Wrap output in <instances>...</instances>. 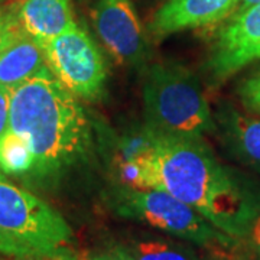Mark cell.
Wrapping results in <instances>:
<instances>
[{
	"label": "cell",
	"instance_id": "6da1fadb",
	"mask_svg": "<svg viewBox=\"0 0 260 260\" xmlns=\"http://www.w3.org/2000/svg\"><path fill=\"white\" fill-rule=\"evenodd\" d=\"M127 185L162 189L240 242L260 213V185L223 165L204 139L169 138L143 130L124 152Z\"/></svg>",
	"mask_w": 260,
	"mask_h": 260
},
{
	"label": "cell",
	"instance_id": "7a4b0ae2",
	"mask_svg": "<svg viewBox=\"0 0 260 260\" xmlns=\"http://www.w3.org/2000/svg\"><path fill=\"white\" fill-rule=\"evenodd\" d=\"M9 129L25 136L35 153L28 181L55 182L91 149L87 114L48 65L10 90Z\"/></svg>",
	"mask_w": 260,
	"mask_h": 260
},
{
	"label": "cell",
	"instance_id": "3957f363",
	"mask_svg": "<svg viewBox=\"0 0 260 260\" xmlns=\"http://www.w3.org/2000/svg\"><path fill=\"white\" fill-rule=\"evenodd\" d=\"M74 234L54 207L0 171V254L15 260H74Z\"/></svg>",
	"mask_w": 260,
	"mask_h": 260
},
{
	"label": "cell",
	"instance_id": "277c9868",
	"mask_svg": "<svg viewBox=\"0 0 260 260\" xmlns=\"http://www.w3.org/2000/svg\"><path fill=\"white\" fill-rule=\"evenodd\" d=\"M145 129L160 136L204 139L217 130L201 84L186 67L152 64L143 78Z\"/></svg>",
	"mask_w": 260,
	"mask_h": 260
},
{
	"label": "cell",
	"instance_id": "5b68a950",
	"mask_svg": "<svg viewBox=\"0 0 260 260\" xmlns=\"http://www.w3.org/2000/svg\"><path fill=\"white\" fill-rule=\"evenodd\" d=\"M116 211L201 247H232L236 240L214 227L204 215L156 188L124 185L114 195Z\"/></svg>",
	"mask_w": 260,
	"mask_h": 260
},
{
	"label": "cell",
	"instance_id": "8992f818",
	"mask_svg": "<svg viewBox=\"0 0 260 260\" xmlns=\"http://www.w3.org/2000/svg\"><path fill=\"white\" fill-rule=\"evenodd\" d=\"M51 73L75 97L93 100L107 81V64L100 48L85 29L75 25L44 47Z\"/></svg>",
	"mask_w": 260,
	"mask_h": 260
},
{
	"label": "cell",
	"instance_id": "52a82bcc",
	"mask_svg": "<svg viewBox=\"0 0 260 260\" xmlns=\"http://www.w3.org/2000/svg\"><path fill=\"white\" fill-rule=\"evenodd\" d=\"M260 59V2L237 10L221 29L207 61V71L214 83H220Z\"/></svg>",
	"mask_w": 260,
	"mask_h": 260
},
{
	"label": "cell",
	"instance_id": "ba28073f",
	"mask_svg": "<svg viewBox=\"0 0 260 260\" xmlns=\"http://www.w3.org/2000/svg\"><path fill=\"white\" fill-rule=\"evenodd\" d=\"M94 29L104 48L123 65L136 67L146 56V38L130 0H97Z\"/></svg>",
	"mask_w": 260,
	"mask_h": 260
},
{
	"label": "cell",
	"instance_id": "9c48e42d",
	"mask_svg": "<svg viewBox=\"0 0 260 260\" xmlns=\"http://www.w3.org/2000/svg\"><path fill=\"white\" fill-rule=\"evenodd\" d=\"M240 0H167L150 22V32L162 38L186 30L210 26L237 9Z\"/></svg>",
	"mask_w": 260,
	"mask_h": 260
},
{
	"label": "cell",
	"instance_id": "30bf717a",
	"mask_svg": "<svg viewBox=\"0 0 260 260\" xmlns=\"http://www.w3.org/2000/svg\"><path fill=\"white\" fill-rule=\"evenodd\" d=\"M215 126L233 158L260 174V120L243 116L230 104H221Z\"/></svg>",
	"mask_w": 260,
	"mask_h": 260
},
{
	"label": "cell",
	"instance_id": "8fae6325",
	"mask_svg": "<svg viewBox=\"0 0 260 260\" xmlns=\"http://www.w3.org/2000/svg\"><path fill=\"white\" fill-rule=\"evenodd\" d=\"M15 12L20 26L41 47L77 25L70 0H22Z\"/></svg>",
	"mask_w": 260,
	"mask_h": 260
},
{
	"label": "cell",
	"instance_id": "7c38bea8",
	"mask_svg": "<svg viewBox=\"0 0 260 260\" xmlns=\"http://www.w3.org/2000/svg\"><path fill=\"white\" fill-rule=\"evenodd\" d=\"M47 67L42 47L23 29L0 52V85L15 88Z\"/></svg>",
	"mask_w": 260,
	"mask_h": 260
},
{
	"label": "cell",
	"instance_id": "4fadbf2b",
	"mask_svg": "<svg viewBox=\"0 0 260 260\" xmlns=\"http://www.w3.org/2000/svg\"><path fill=\"white\" fill-rule=\"evenodd\" d=\"M35 165V153L28 139L8 129L0 136V171L5 175L28 179Z\"/></svg>",
	"mask_w": 260,
	"mask_h": 260
},
{
	"label": "cell",
	"instance_id": "5bb4252c",
	"mask_svg": "<svg viewBox=\"0 0 260 260\" xmlns=\"http://www.w3.org/2000/svg\"><path fill=\"white\" fill-rule=\"evenodd\" d=\"M120 249L132 260H201L191 249L162 239L133 240Z\"/></svg>",
	"mask_w": 260,
	"mask_h": 260
},
{
	"label": "cell",
	"instance_id": "9a60e30c",
	"mask_svg": "<svg viewBox=\"0 0 260 260\" xmlns=\"http://www.w3.org/2000/svg\"><path fill=\"white\" fill-rule=\"evenodd\" d=\"M240 102L251 113L260 114V70L249 75L237 90Z\"/></svg>",
	"mask_w": 260,
	"mask_h": 260
},
{
	"label": "cell",
	"instance_id": "2e32d148",
	"mask_svg": "<svg viewBox=\"0 0 260 260\" xmlns=\"http://www.w3.org/2000/svg\"><path fill=\"white\" fill-rule=\"evenodd\" d=\"M22 29L15 8H0V52H3Z\"/></svg>",
	"mask_w": 260,
	"mask_h": 260
},
{
	"label": "cell",
	"instance_id": "e0dca14e",
	"mask_svg": "<svg viewBox=\"0 0 260 260\" xmlns=\"http://www.w3.org/2000/svg\"><path fill=\"white\" fill-rule=\"evenodd\" d=\"M247 249L249 260H260V213L254 218L247 236L243 239Z\"/></svg>",
	"mask_w": 260,
	"mask_h": 260
},
{
	"label": "cell",
	"instance_id": "ac0fdd59",
	"mask_svg": "<svg viewBox=\"0 0 260 260\" xmlns=\"http://www.w3.org/2000/svg\"><path fill=\"white\" fill-rule=\"evenodd\" d=\"M10 90L0 85V136L9 129Z\"/></svg>",
	"mask_w": 260,
	"mask_h": 260
},
{
	"label": "cell",
	"instance_id": "d6986e66",
	"mask_svg": "<svg viewBox=\"0 0 260 260\" xmlns=\"http://www.w3.org/2000/svg\"><path fill=\"white\" fill-rule=\"evenodd\" d=\"M74 260H110L109 254H102V256H97V254H81V256H75Z\"/></svg>",
	"mask_w": 260,
	"mask_h": 260
},
{
	"label": "cell",
	"instance_id": "ffe728a7",
	"mask_svg": "<svg viewBox=\"0 0 260 260\" xmlns=\"http://www.w3.org/2000/svg\"><path fill=\"white\" fill-rule=\"evenodd\" d=\"M260 0H240L239 2V6H237V9L236 10H242L246 9V8H249L251 5H256V3H259Z\"/></svg>",
	"mask_w": 260,
	"mask_h": 260
},
{
	"label": "cell",
	"instance_id": "44dd1931",
	"mask_svg": "<svg viewBox=\"0 0 260 260\" xmlns=\"http://www.w3.org/2000/svg\"><path fill=\"white\" fill-rule=\"evenodd\" d=\"M114 253H116V254H117V256H119V257H120V260H132L129 257V256H127V254H126V253H124V251L121 250L120 247H117V249H114Z\"/></svg>",
	"mask_w": 260,
	"mask_h": 260
},
{
	"label": "cell",
	"instance_id": "7402d4cb",
	"mask_svg": "<svg viewBox=\"0 0 260 260\" xmlns=\"http://www.w3.org/2000/svg\"><path fill=\"white\" fill-rule=\"evenodd\" d=\"M109 257H110V260H120V257H119L114 251H112V253L109 254Z\"/></svg>",
	"mask_w": 260,
	"mask_h": 260
},
{
	"label": "cell",
	"instance_id": "603a6c76",
	"mask_svg": "<svg viewBox=\"0 0 260 260\" xmlns=\"http://www.w3.org/2000/svg\"><path fill=\"white\" fill-rule=\"evenodd\" d=\"M6 2H9V0H0V5H3V3H6Z\"/></svg>",
	"mask_w": 260,
	"mask_h": 260
}]
</instances>
